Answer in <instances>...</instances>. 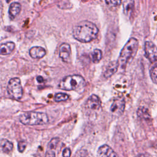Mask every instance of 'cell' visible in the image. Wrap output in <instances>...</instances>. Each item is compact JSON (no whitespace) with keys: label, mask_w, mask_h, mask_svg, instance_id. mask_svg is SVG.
<instances>
[{"label":"cell","mask_w":157,"mask_h":157,"mask_svg":"<svg viewBox=\"0 0 157 157\" xmlns=\"http://www.w3.org/2000/svg\"><path fill=\"white\" fill-rule=\"evenodd\" d=\"M99 29L96 25L88 20L81 21L73 27V37L77 40L87 43L92 41L98 36Z\"/></svg>","instance_id":"obj_1"},{"label":"cell","mask_w":157,"mask_h":157,"mask_svg":"<svg viewBox=\"0 0 157 157\" xmlns=\"http://www.w3.org/2000/svg\"><path fill=\"white\" fill-rule=\"evenodd\" d=\"M139 47V42L135 37H131L121 49L118 58V64L124 69L135 57Z\"/></svg>","instance_id":"obj_2"},{"label":"cell","mask_w":157,"mask_h":157,"mask_svg":"<svg viewBox=\"0 0 157 157\" xmlns=\"http://www.w3.org/2000/svg\"><path fill=\"white\" fill-rule=\"evenodd\" d=\"M86 82L83 77L80 75H69L63 77L60 81L58 87L66 91L74 90L78 93L84 91Z\"/></svg>","instance_id":"obj_3"},{"label":"cell","mask_w":157,"mask_h":157,"mask_svg":"<svg viewBox=\"0 0 157 157\" xmlns=\"http://www.w3.org/2000/svg\"><path fill=\"white\" fill-rule=\"evenodd\" d=\"M20 121L28 126L42 125L48 122V117L45 113L39 112H26L21 113L19 117Z\"/></svg>","instance_id":"obj_4"},{"label":"cell","mask_w":157,"mask_h":157,"mask_svg":"<svg viewBox=\"0 0 157 157\" xmlns=\"http://www.w3.org/2000/svg\"><path fill=\"white\" fill-rule=\"evenodd\" d=\"M7 91L11 98L16 100L20 99L23 95V88L20 78L14 77L10 79L7 86Z\"/></svg>","instance_id":"obj_5"},{"label":"cell","mask_w":157,"mask_h":157,"mask_svg":"<svg viewBox=\"0 0 157 157\" xmlns=\"http://www.w3.org/2000/svg\"><path fill=\"white\" fill-rule=\"evenodd\" d=\"M145 55L147 58L154 64L157 63V47L151 41H146L144 45Z\"/></svg>","instance_id":"obj_6"},{"label":"cell","mask_w":157,"mask_h":157,"mask_svg":"<svg viewBox=\"0 0 157 157\" xmlns=\"http://www.w3.org/2000/svg\"><path fill=\"white\" fill-rule=\"evenodd\" d=\"M125 101L123 97H118L113 101L110 106V112L112 114L119 116L121 115L124 110Z\"/></svg>","instance_id":"obj_7"},{"label":"cell","mask_w":157,"mask_h":157,"mask_svg":"<svg viewBox=\"0 0 157 157\" xmlns=\"http://www.w3.org/2000/svg\"><path fill=\"white\" fill-rule=\"evenodd\" d=\"M59 56L63 61L65 63L71 62V48L67 43H63L60 45L59 48Z\"/></svg>","instance_id":"obj_8"},{"label":"cell","mask_w":157,"mask_h":157,"mask_svg":"<svg viewBox=\"0 0 157 157\" xmlns=\"http://www.w3.org/2000/svg\"><path fill=\"white\" fill-rule=\"evenodd\" d=\"M101 104V101L99 98L96 94H91L86 99L85 106L86 109L91 110L98 109Z\"/></svg>","instance_id":"obj_9"},{"label":"cell","mask_w":157,"mask_h":157,"mask_svg":"<svg viewBox=\"0 0 157 157\" xmlns=\"http://www.w3.org/2000/svg\"><path fill=\"white\" fill-rule=\"evenodd\" d=\"M97 153L99 157H118L114 150L107 144L100 146L98 149Z\"/></svg>","instance_id":"obj_10"},{"label":"cell","mask_w":157,"mask_h":157,"mask_svg":"<svg viewBox=\"0 0 157 157\" xmlns=\"http://www.w3.org/2000/svg\"><path fill=\"white\" fill-rule=\"evenodd\" d=\"M29 53L30 56L32 58L40 59V58H43L45 55L46 51L42 47L35 46V47H31L29 49Z\"/></svg>","instance_id":"obj_11"},{"label":"cell","mask_w":157,"mask_h":157,"mask_svg":"<svg viewBox=\"0 0 157 157\" xmlns=\"http://www.w3.org/2000/svg\"><path fill=\"white\" fill-rule=\"evenodd\" d=\"M118 66L119 64L118 61H113L110 62L104 72V77L106 78L111 77L117 72Z\"/></svg>","instance_id":"obj_12"},{"label":"cell","mask_w":157,"mask_h":157,"mask_svg":"<svg viewBox=\"0 0 157 157\" xmlns=\"http://www.w3.org/2000/svg\"><path fill=\"white\" fill-rule=\"evenodd\" d=\"M21 10V4L17 2H13L10 4L9 8V18L13 20Z\"/></svg>","instance_id":"obj_13"},{"label":"cell","mask_w":157,"mask_h":157,"mask_svg":"<svg viewBox=\"0 0 157 157\" xmlns=\"http://www.w3.org/2000/svg\"><path fill=\"white\" fill-rule=\"evenodd\" d=\"M15 48V44L13 42H7L1 45L0 53L2 55H7L12 53Z\"/></svg>","instance_id":"obj_14"},{"label":"cell","mask_w":157,"mask_h":157,"mask_svg":"<svg viewBox=\"0 0 157 157\" xmlns=\"http://www.w3.org/2000/svg\"><path fill=\"white\" fill-rule=\"evenodd\" d=\"M123 7L124 13L126 16L129 17L132 15L134 11V1H124L123 2Z\"/></svg>","instance_id":"obj_15"},{"label":"cell","mask_w":157,"mask_h":157,"mask_svg":"<svg viewBox=\"0 0 157 157\" xmlns=\"http://www.w3.org/2000/svg\"><path fill=\"white\" fill-rule=\"evenodd\" d=\"M13 147V144L10 141L6 139H2L1 140V148L4 153H9L12 150Z\"/></svg>","instance_id":"obj_16"},{"label":"cell","mask_w":157,"mask_h":157,"mask_svg":"<svg viewBox=\"0 0 157 157\" xmlns=\"http://www.w3.org/2000/svg\"><path fill=\"white\" fill-rule=\"evenodd\" d=\"M137 115L140 118L144 119L145 120H148L150 118V115L148 112V110L144 107H140L137 109Z\"/></svg>","instance_id":"obj_17"},{"label":"cell","mask_w":157,"mask_h":157,"mask_svg":"<svg viewBox=\"0 0 157 157\" xmlns=\"http://www.w3.org/2000/svg\"><path fill=\"white\" fill-rule=\"evenodd\" d=\"M91 55V59L93 63H98L102 59V53L101 50L96 48L92 52Z\"/></svg>","instance_id":"obj_18"},{"label":"cell","mask_w":157,"mask_h":157,"mask_svg":"<svg viewBox=\"0 0 157 157\" xmlns=\"http://www.w3.org/2000/svg\"><path fill=\"white\" fill-rule=\"evenodd\" d=\"M150 75L152 82L157 84V63L155 64L150 71Z\"/></svg>","instance_id":"obj_19"},{"label":"cell","mask_w":157,"mask_h":157,"mask_svg":"<svg viewBox=\"0 0 157 157\" xmlns=\"http://www.w3.org/2000/svg\"><path fill=\"white\" fill-rule=\"evenodd\" d=\"M68 98H69V95L66 93H56L54 96V100L56 102L65 101L67 100Z\"/></svg>","instance_id":"obj_20"},{"label":"cell","mask_w":157,"mask_h":157,"mask_svg":"<svg viewBox=\"0 0 157 157\" xmlns=\"http://www.w3.org/2000/svg\"><path fill=\"white\" fill-rule=\"evenodd\" d=\"M55 149L47 146V149L45 155V157H55Z\"/></svg>","instance_id":"obj_21"},{"label":"cell","mask_w":157,"mask_h":157,"mask_svg":"<svg viewBox=\"0 0 157 157\" xmlns=\"http://www.w3.org/2000/svg\"><path fill=\"white\" fill-rule=\"evenodd\" d=\"M105 2L107 4V5L110 7H117L121 2V1H105Z\"/></svg>","instance_id":"obj_22"},{"label":"cell","mask_w":157,"mask_h":157,"mask_svg":"<svg viewBox=\"0 0 157 157\" xmlns=\"http://www.w3.org/2000/svg\"><path fill=\"white\" fill-rule=\"evenodd\" d=\"M18 150L20 152L22 153L26 148V142L25 140H20L18 142Z\"/></svg>","instance_id":"obj_23"},{"label":"cell","mask_w":157,"mask_h":157,"mask_svg":"<svg viewBox=\"0 0 157 157\" xmlns=\"http://www.w3.org/2000/svg\"><path fill=\"white\" fill-rule=\"evenodd\" d=\"M62 154H63V157H70L71 155V149L68 147H66V148H64Z\"/></svg>","instance_id":"obj_24"},{"label":"cell","mask_w":157,"mask_h":157,"mask_svg":"<svg viewBox=\"0 0 157 157\" xmlns=\"http://www.w3.org/2000/svg\"><path fill=\"white\" fill-rule=\"evenodd\" d=\"M36 80L39 83H42L44 81V79L42 76H37L36 78Z\"/></svg>","instance_id":"obj_25"},{"label":"cell","mask_w":157,"mask_h":157,"mask_svg":"<svg viewBox=\"0 0 157 157\" xmlns=\"http://www.w3.org/2000/svg\"><path fill=\"white\" fill-rule=\"evenodd\" d=\"M135 157H147V156H145V155H143V154H139V155H137V156H135Z\"/></svg>","instance_id":"obj_26"}]
</instances>
